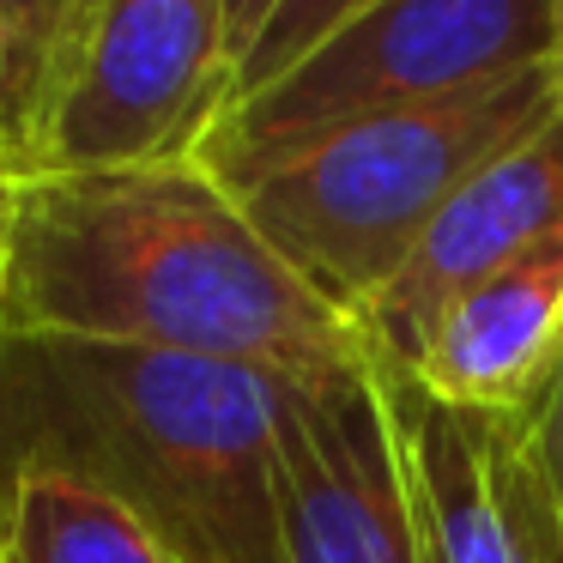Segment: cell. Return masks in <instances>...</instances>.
<instances>
[{"label":"cell","instance_id":"cell-7","mask_svg":"<svg viewBox=\"0 0 563 563\" xmlns=\"http://www.w3.org/2000/svg\"><path fill=\"white\" fill-rule=\"evenodd\" d=\"M418 521V563H563V527L527 466L515 418L466 412L376 364Z\"/></svg>","mask_w":563,"mask_h":563},{"label":"cell","instance_id":"cell-2","mask_svg":"<svg viewBox=\"0 0 563 563\" xmlns=\"http://www.w3.org/2000/svg\"><path fill=\"white\" fill-rule=\"evenodd\" d=\"M279 376L79 340H0V466L55 461L122 497L176 563H285Z\"/></svg>","mask_w":563,"mask_h":563},{"label":"cell","instance_id":"cell-6","mask_svg":"<svg viewBox=\"0 0 563 563\" xmlns=\"http://www.w3.org/2000/svg\"><path fill=\"white\" fill-rule=\"evenodd\" d=\"M285 563H418V521L376 369L273 394Z\"/></svg>","mask_w":563,"mask_h":563},{"label":"cell","instance_id":"cell-15","mask_svg":"<svg viewBox=\"0 0 563 563\" xmlns=\"http://www.w3.org/2000/svg\"><path fill=\"white\" fill-rule=\"evenodd\" d=\"M273 7H279V0H231V67H236V55L255 43L261 19H267ZM224 86H231V79H224Z\"/></svg>","mask_w":563,"mask_h":563},{"label":"cell","instance_id":"cell-14","mask_svg":"<svg viewBox=\"0 0 563 563\" xmlns=\"http://www.w3.org/2000/svg\"><path fill=\"white\" fill-rule=\"evenodd\" d=\"M25 110H31V91H25V67H19V43L0 19V140L7 146H19V134H25Z\"/></svg>","mask_w":563,"mask_h":563},{"label":"cell","instance_id":"cell-4","mask_svg":"<svg viewBox=\"0 0 563 563\" xmlns=\"http://www.w3.org/2000/svg\"><path fill=\"white\" fill-rule=\"evenodd\" d=\"M551 55V0H369L285 74L224 103L188 158L236 195L345 128L430 110Z\"/></svg>","mask_w":563,"mask_h":563},{"label":"cell","instance_id":"cell-9","mask_svg":"<svg viewBox=\"0 0 563 563\" xmlns=\"http://www.w3.org/2000/svg\"><path fill=\"white\" fill-rule=\"evenodd\" d=\"M563 364V231L478 279L430 328L406 376L466 412L521 418Z\"/></svg>","mask_w":563,"mask_h":563},{"label":"cell","instance_id":"cell-10","mask_svg":"<svg viewBox=\"0 0 563 563\" xmlns=\"http://www.w3.org/2000/svg\"><path fill=\"white\" fill-rule=\"evenodd\" d=\"M0 563H176L164 539L91 485L86 473L55 461L0 466Z\"/></svg>","mask_w":563,"mask_h":563},{"label":"cell","instance_id":"cell-5","mask_svg":"<svg viewBox=\"0 0 563 563\" xmlns=\"http://www.w3.org/2000/svg\"><path fill=\"white\" fill-rule=\"evenodd\" d=\"M231 79V0H91L31 98V176L188 158Z\"/></svg>","mask_w":563,"mask_h":563},{"label":"cell","instance_id":"cell-13","mask_svg":"<svg viewBox=\"0 0 563 563\" xmlns=\"http://www.w3.org/2000/svg\"><path fill=\"white\" fill-rule=\"evenodd\" d=\"M521 430V449H527V466H533L539 490H545L551 515L563 527V364L551 369V382L539 388V400L515 418Z\"/></svg>","mask_w":563,"mask_h":563},{"label":"cell","instance_id":"cell-8","mask_svg":"<svg viewBox=\"0 0 563 563\" xmlns=\"http://www.w3.org/2000/svg\"><path fill=\"white\" fill-rule=\"evenodd\" d=\"M551 231H563V115L545 122L539 134H527L521 146H509L503 158H490L485 170L466 176L442 200V212L424 224L412 255L400 261V273L357 316L369 357L406 369L424 352L430 328L478 279L509 267L515 255L545 243Z\"/></svg>","mask_w":563,"mask_h":563},{"label":"cell","instance_id":"cell-12","mask_svg":"<svg viewBox=\"0 0 563 563\" xmlns=\"http://www.w3.org/2000/svg\"><path fill=\"white\" fill-rule=\"evenodd\" d=\"M86 7L91 0H0V19H7V31H13V43H19V67H25L31 98H37L43 74L55 67L62 43L74 37V25L86 19Z\"/></svg>","mask_w":563,"mask_h":563},{"label":"cell","instance_id":"cell-11","mask_svg":"<svg viewBox=\"0 0 563 563\" xmlns=\"http://www.w3.org/2000/svg\"><path fill=\"white\" fill-rule=\"evenodd\" d=\"M364 7H369V0H279V7L261 19L255 43L236 55L231 86H224V103L243 98V91H255V86H267L273 74H285V67H291L309 43H321L333 25H340V19L364 13ZM224 103H219V110H224Z\"/></svg>","mask_w":563,"mask_h":563},{"label":"cell","instance_id":"cell-16","mask_svg":"<svg viewBox=\"0 0 563 563\" xmlns=\"http://www.w3.org/2000/svg\"><path fill=\"white\" fill-rule=\"evenodd\" d=\"M19 176H25V158H19V146H7V140H0V249H7V219H13Z\"/></svg>","mask_w":563,"mask_h":563},{"label":"cell","instance_id":"cell-1","mask_svg":"<svg viewBox=\"0 0 563 563\" xmlns=\"http://www.w3.org/2000/svg\"><path fill=\"white\" fill-rule=\"evenodd\" d=\"M0 340H79L316 382L369 340L195 158L19 176L0 249Z\"/></svg>","mask_w":563,"mask_h":563},{"label":"cell","instance_id":"cell-17","mask_svg":"<svg viewBox=\"0 0 563 563\" xmlns=\"http://www.w3.org/2000/svg\"><path fill=\"white\" fill-rule=\"evenodd\" d=\"M551 37H558V55H551V67H558V79H563V0H551Z\"/></svg>","mask_w":563,"mask_h":563},{"label":"cell","instance_id":"cell-3","mask_svg":"<svg viewBox=\"0 0 563 563\" xmlns=\"http://www.w3.org/2000/svg\"><path fill=\"white\" fill-rule=\"evenodd\" d=\"M558 115L563 79L545 62L430 110L345 128L261 183L236 188V200L255 231L357 321L400 273L442 200Z\"/></svg>","mask_w":563,"mask_h":563}]
</instances>
